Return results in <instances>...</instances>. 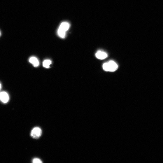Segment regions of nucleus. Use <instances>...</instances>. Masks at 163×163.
I'll list each match as a JSON object with an SVG mask.
<instances>
[{
	"label": "nucleus",
	"instance_id": "1",
	"mask_svg": "<svg viewBox=\"0 0 163 163\" xmlns=\"http://www.w3.org/2000/svg\"><path fill=\"white\" fill-rule=\"evenodd\" d=\"M118 65L114 61H111L104 63L103 65V69L106 71L114 72L118 68Z\"/></svg>",
	"mask_w": 163,
	"mask_h": 163
},
{
	"label": "nucleus",
	"instance_id": "2",
	"mask_svg": "<svg viewBox=\"0 0 163 163\" xmlns=\"http://www.w3.org/2000/svg\"><path fill=\"white\" fill-rule=\"evenodd\" d=\"M42 134L41 129L38 127L34 128L31 131V135L34 139H37L39 138Z\"/></svg>",
	"mask_w": 163,
	"mask_h": 163
},
{
	"label": "nucleus",
	"instance_id": "3",
	"mask_svg": "<svg viewBox=\"0 0 163 163\" xmlns=\"http://www.w3.org/2000/svg\"><path fill=\"white\" fill-rule=\"evenodd\" d=\"M70 24L67 22H64L60 25L57 30L59 32L66 34V32L69 29Z\"/></svg>",
	"mask_w": 163,
	"mask_h": 163
},
{
	"label": "nucleus",
	"instance_id": "4",
	"mask_svg": "<svg viewBox=\"0 0 163 163\" xmlns=\"http://www.w3.org/2000/svg\"><path fill=\"white\" fill-rule=\"evenodd\" d=\"M9 99L8 94L5 92H0V100L4 103H6Z\"/></svg>",
	"mask_w": 163,
	"mask_h": 163
},
{
	"label": "nucleus",
	"instance_id": "5",
	"mask_svg": "<svg viewBox=\"0 0 163 163\" xmlns=\"http://www.w3.org/2000/svg\"><path fill=\"white\" fill-rule=\"evenodd\" d=\"M96 57L99 59H103L108 57L107 54L104 51H99L96 54Z\"/></svg>",
	"mask_w": 163,
	"mask_h": 163
},
{
	"label": "nucleus",
	"instance_id": "6",
	"mask_svg": "<svg viewBox=\"0 0 163 163\" xmlns=\"http://www.w3.org/2000/svg\"><path fill=\"white\" fill-rule=\"evenodd\" d=\"M29 62L35 67H37L39 65L38 60L35 57H31L29 59Z\"/></svg>",
	"mask_w": 163,
	"mask_h": 163
},
{
	"label": "nucleus",
	"instance_id": "7",
	"mask_svg": "<svg viewBox=\"0 0 163 163\" xmlns=\"http://www.w3.org/2000/svg\"><path fill=\"white\" fill-rule=\"evenodd\" d=\"M51 64V62L49 60H46L43 63V66L46 68H49Z\"/></svg>",
	"mask_w": 163,
	"mask_h": 163
},
{
	"label": "nucleus",
	"instance_id": "8",
	"mask_svg": "<svg viewBox=\"0 0 163 163\" xmlns=\"http://www.w3.org/2000/svg\"><path fill=\"white\" fill-rule=\"evenodd\" d=\"M32 162L34 163H41L42 162L41 160L38 158L34 159L33 160Z\"/></svg>",
	"mask_w": 163,
	"mask_h": 163
},
{
	"label": "nucleus",
	"instance_id": "9",
	"mask_svg": "<svg viewBox=\"0 0 163 163\" xmlns=\"http://www.w3.org/2000/svg\"><path fill=\"white\" fill-rule=\"evenodd\" d=\"M1 83H0V90H1Z\"/></svg>",
	"mask_w": 163,
	"mask_h": 163
},
{
	"label": "nucleus",
	"instance_id": "10",
	"mask_svg": "<svg viewBox=\"0 0 163 163\" xmlns=\"http://www.w3.org/2000/svg\"><path fill=\"white\" fill-rule=\"evenodd\" d=\"M1 32H0V36H1Z\"/></svg>",
	"mask_w": 163,
	"mask_h": 163
}]
</instances>
